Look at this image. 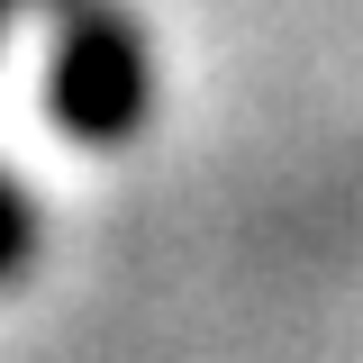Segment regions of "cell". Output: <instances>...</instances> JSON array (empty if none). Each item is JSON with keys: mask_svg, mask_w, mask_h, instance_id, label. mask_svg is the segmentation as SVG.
Instances as JSON below:
<instances>
[{"mask_svg": "<svg viewBox=\"0 0 363 363\" xmlns=\"http://www.w3.org/2000/svg\"><path fill=\"white\" fill-rule=\"evenodd\" d=\"M145 45L118 9H73L55 37V73H45V109L55 128H73L82 145H118L145 118Z\"/></svg>", "mask_w": 363, "mask_h": 363, "instance_id": "6da1fadb", "label": "cell"}, {"mask_svg": "<svg viewBox=\"0 0 363 363\" xmlns=\"http://www.w3.org/2000/svg\"><path fill=\"white\" fill-rule=\"evenodd\" d=\"M28 255H37V209H28V200L0 182V272H18Z\"/></svg>", "mask_w": 363, "mask_h": 363, "instance_id": "7a4b0ae2", "label": "cell"}, {"mask_svg": "<svg viewBox=\"0 0 363 363\" xmlns=\"http://www.w3.org/2000/svg\"><path fill=\"white\" fill-rule=\"evenodd\" d=\"M0 28H9V0H0Z\"/></svg>", "mask_w": 363, "mask_h": 363, "instance_id": "3957f363", "label": "cell"}]
</instances>
